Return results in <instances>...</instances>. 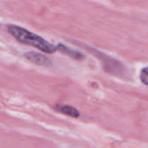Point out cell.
<instances>
[{"label":"cell","mask_w":148,"mask_h":148,"mask_svg":"<svg viewBox=\"0 0 148 148\" xmlns=\"http://www.w3.org/2000/svg\"><path fill=\"white\" fill-rule=\"evenodd\" d=\"M56 49H59L62 53L69 56V57L73 58V59H75V60H82L84 58V56L79 52V51H76V50H74L63 44H58L57 47H56Z\"/></svg>","instance_id":"277c9868"},{"label":"cell","mask_w":148,"mask_h":148,"mask_svg":"<svg viewBox=\"0 0 148 148\" xmlns=\"http://www.w3.org/2000/svg\"><path fill=\"white\" fill-rule=\"evenodd\" d=\"M54 108L56 111H58L63 114H66L68 116L73 117V118H78L80 116L79 111L76 108H75L74 107H71L69 105H56L54 107Z\"/></svg>","instance_id":"3957f363"},{"label":"cell","mask_w":148,"mask_h":148,"mask_svg":"<svg viewBox=\"0 0 148 148\" xmlns=\"http://www.w3.org/2000/svg\"><path fill=\"white\" fill-rule=\"evenodd\" d=\"M8 31L19 42L33 46L46 53H55L56 51V46L44 40L38 35L29 32L26 29L16 25H9Z\"/></svg>","instance_id":"6da1fadb"},{"label":"cell","mask_w":148,"mask_h":148,"mask_svg":"<svg viewBox=\"0 0 148 148\" xmlns=\"http://www.w3.org/2000/svg\"><path fill=\"white\" fill-rule=\"evenodd\" d=\"M140 80L143 82V84L145 85H148V68L145 67L140 73Z\"/></svg>","instance_id":"5b68a950"},{"label":"cell","mask_w":148,"mask_h":148,"mask_svg":"<svg viewBox=\"0 0 148 148\" xmlns=\"http://www.w3.org/2000/svg\"><path fill=\"white\" fill-rule=\"evenodd\" d=\"M25 58L31 62L32 63L38 65V66H43V67H49L52 65V62L43 55L33 51H29L26 54H24Z\"/></svg>","instance_id":"7a4b0ae2"}]
</instances>
